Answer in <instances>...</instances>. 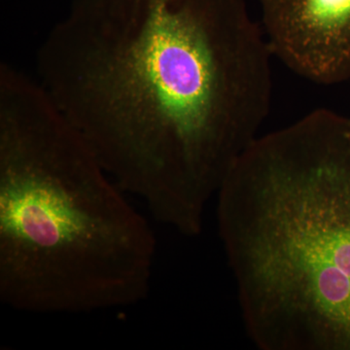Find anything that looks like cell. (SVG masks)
I'll use <instances>...</instances> for the list:
<instances>
[{
  "label": "cell",
  "mask_w": 350,
  "mask_h": 350,
  "mask_svg": "<svg viewBox=\"0 0 350 350\" xmlns=\"http://www.w3.org/2000/svg\"><path fill=\"white\" fill-rule=\"evenodd\" d=\"M273 57L245 0H71L38 68L117 185L196 237L268 117Z\"/></svg>",
  "instance_id": "1"
},
{
  "label": "cell",
  "mask_w": 350,
  "mask_h": 350,
  "mask_svg": "<svg viewBox=\"0 0 350 350\" xmlns=\"http://www.w3.org/2000/svg\"><path fill=\"white\" fill-rule=\"evenodd\" d=\"M156 248L148 221L39 82L1 64V301L32 313L135 305Z\"/></svg>",
  "instance_id": "2"
},
{
  "label": "cell",
  "mask_w": 350,
  "mask_h": 350,
  "mask_svg": "<svg viewBox=\"0 0 350 350\" xmlns=\"http://www.w3.org/2000/svg\"><path fill=\"white\" fill-rule=\"evenodd\" d=\"M244 325L262 350H350V124L320 108L258 137L218 192Z\"/></svg>",
  "instance_id": "3"
},
{
  "label": "cell",
  "mask_w": 350,
  "mask_h": 350,
  "mask_svg": "<svg viewBox=\"0 0 350 350\" xmlns=\"http://www.w3.org/2000/svg\"><path fill=\"white\" fill-rule=\"evenodd\" d=\"M273 57L319 85L350 79V0H258Z\"/></svg>",
  "instance_id": "4"
},
{
  "label": "cell",
  "mask_w": 350,
  "mask_h": 350,
  "mask_svg": "<svg viewBox=\"0 0 350 350\" xmlns=\"http://www.w3.org/2000/svg\"><path fill=\"white\" fill-rule=\"evenodd\" d=\"M349 124H350V118H349Z\"/></svg>",
  "instance_id": "5"
}]
</instances>
